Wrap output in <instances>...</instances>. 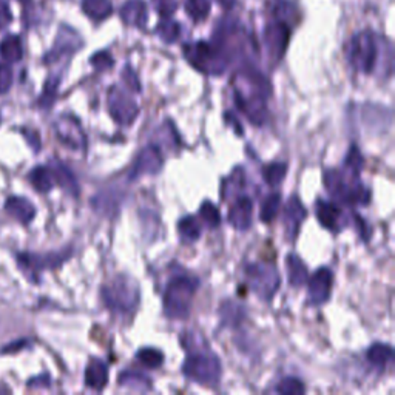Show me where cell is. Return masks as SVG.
<instances>
[{
  "instance_id": "12",
  "label": "cell",
  "mask_w": 395,
  "mask_h": 395,
  "mask_svg": "<svg viewBox=\"0 0 395 395\" xmlns=\"http://www.w3.org/2000/svg\"><path fill=\"white\" fill-rule=\"evenodd\" d=\"M164 158L160 153V148L156 144L147 145L142 148L138 156L134 159L133 169L130 170L128 179L134 181L144 175H156V173L163 169Z\"/></svg>"
},
{
  "instance_id": "19",
  "label": "cell",
  "mask_w": 395,
  "mask_h": 395,
  "mask_svg": "<svg viewBox=\"0 0 395 395\" xmlns=\"http://www.w3.org/2000/svg\"><path fill=\"white\" fill-rule=\"evenodd\" d=\"M5 210L11 218L22 222V224H28L33 221L36 216V208L31 201L23 196H11L5 202Z\"/></svg>"
},
{
  "instance_id": "31",
  "label": "cell",
  "mask_w": 395,
  "mask_h": 395,
  "mask_svg": "<svg viewBox=\"0 0 395 395\" xmlns=\"http://www.w3.org/2000/svg\"><path fill=\"white\" fill-rule=\"evenodd\" d=\"M281 207V193L280 191H275V193L269 195L261 204V212H259V218L263 222L269 224L270 221H274L276 218L278 212H280Z\"/></svg>"
},
{
  "instance_id": "22",
  "label": "cell",
  "mask_w": 395,
  "mask_h": 395,
  "mask_svg": "<svg viewBox=\"0 0 395 395\" xmlns=\"http://www.w3.org/2000/svg\"><path fill=\"white\" fill-rule=\"evenodd\" d=\"M366 360L379 370H385L394 361L392 346L385 343H374L366 350Z\"/></svg>"
},
{
  "instance_id": "49",
  "label": "cell",
  "mask_w": 395,
  "mask_h": 395,
  "mask_svg": "<svg viewBox=\"0 0 395 395\" xmlns=\"http://www.w3.org/2000/svg\"><path fill=\"white\" fill-rule=\"evenodd\" d=\"M19 2L23 3L25 6H28V5H29V2H31V0H19Z\"/></svg>"
},
{
  "instance_id": "46",
  "label": "cell",
  "mask_w": 395,
  "mask_h": 395,
  "mask_svg": "<svg viewBox=\"0 0 395 395\" xmlns=\"http://www.w3.org/2000/svg\"><path fill=\"white\" fill-rule=\"evenodd\" d=\"M49 385H51V379H49L48 374H42L39 376H36V379H31L28 381L29 387H48Z\"/></svg>"
},
{
  "instance_id": "36",
  "label": "cell",
  "mask_w": 395,
  "mask_h": 395,
  "mask_svg": "<svg viewBox=\"0 0 395 395\" xmlns=\"http://www.w3.org/2000/svg\"><path fill=\"white\" fill-rule=\"evenodd\" d=\"M221 315H222V321H224V324L235 326L244 318L246 312H244V307L237 304V302L226 301L224 304L221 306Z\"/></svg>"
},
{
  "instance_id": "6",
  "label": "cell",
  "mask_w": 395,
  "mask_h": 395,
  "mask_svg": "<svg viewBox=\"0 0 395 395\" xmlns=\"http://www.w3.org/2000/svg\"><path fill=\"white\" fill-rule=\"evenodd\" d=\"M104 304L117 313L133 312L139 302L138 281L128 275H117L101 290Z\"/></svg>"
},
{
  "instance_id": "45",
  "label": "cell",
  "mask_w": 395,
  "mask_h": 395,
  "mask_svg": "<svg viewBox=\"0 0 395 395\" xmlns=\"http://www.w3.org/2000/svg\"><path fill=\"white\" fill-rule=\"evenodd\" d=\"M25 134V139L28 141V144L31 145L34 152H39L40 150V138L39 134H37L34 130H23L22 132Z\"/></svg>"
},
{
  "instance_id": "38",
  "label": "cell",
  "mask_w": 395,
  "mask_h": 395,
  "mask_svg": "<svg viewBox=\"0 0 395 395\" xmlns=\"http://www.w3.org/2000/svg\"><path fill=\"white\" fill-rule=\"evenodd\" d=\"M275 392L278 394H304L306 387L302 385V381L295 379V376H286V379L278 383V386L275 387Z\"/></svg>"
},
{
  "instance_id": "21",
  "label": "cell",
  "mask_w": 395,
  "mask_h": 395,
  "mask_svg": "<svg viewBox=\"0 0 395 395\" xmlns=\"http://www.w3.org/2000/svg\"><path fill=\"white\" fill-rule=\"evenodd\" d=\"M108 383V366L102 360L93 358L85 369V385L95 389V391H102Z\"/></svg>"
},
{
  "instance_id": "47",
  "label": "cell",
  "mask_w": 395,
  "mask_h": 395,
  "mask_svg": "<svg viewBox=\"0 0 395 395\" xmlns=\"http://www.w3.org/2000/svg\"><path fill=\"white\" fill-rule=\"evenodd\" d=\"M224 117H226V121H227V122H230V125H232L235 130H237V133H238V134H243V128H241V125H239V122H238L237 117H232L230 113H226Z\"/></svg>"
},
{
  "instance_id": "23",
  "label": "cell",
  "mask_w": 395,
  "mask_h": 395,
  "mask_svg": "<svg viewBox=\"0 0 395 395\" xmlns=\"http://www.w3.org/2000/svg\"><path fill=\"white\" fill-rule=\"evenodd\" d=\"M0 58H2L6 64H16L21 62L23 58V45L21 36L10 34L6 36L0 42Z\"/></svg>"
},
{
  "instance_id": "33",
  "label": "cell",
  "mask_w": 395,
  "mask_h": 395,
  "mask_svg": "<svg viewBox=\"0 0 395 395\" xmlns=\"http://www.w3.org/2000/svg\"><path fill=\"white\" fill-rule=\"evenodd\" d=\"M210 0H185V11L193 22L206 21L210 14Z\"/></svg>"
},
{
  "instance_id": "17",
  "label": "cell",
  "mask_w": 395,
  "mask_h": 395,
  "mask_svg": "<svg viewBox=\"0 0 395 395\" xmlns=\"http://www.w3.org/2000/svg\"><path fill=\"white\" fill-rule=\"evenodd\" d=\"M228 222L237 230H247L252 226L253 202L249 196H237L228 210Z\"/></svg>"
},
{
  "instance_id": "25",
  "label": "cell",
  "mask_w": 395,
  "mask_h": 395,
  "mask_svg": "<svg viewBox=\"0 0 395 395\" xmlns=\"http://www.w3.org/2000/svg\"><path fill=\"white\" fill-rule=\"evenodd\" d=\"M85 16H88L93 22H104L113 12L111 0H82L80 2Z\"/></svg>"
},
{
  "instance_id": "32",
  "label": "cell",
  "mask_w": 395,
  "mask_h": 395,
  "mask_svg": "<svg viewBox=\"0 0 395 395\" xmlns=\"http://www.w3.org/2000/svg\"><path fill=\"white\" fill-rule=\"evenodd\" d=\"M287 173V163H272L264 167L263 178L270 187H276L280 185Z\"/></svg>"
},
{
  "instance_id": "27",
  "label": "cell",
  "mask_w": 395,
  "mask_h": 395,
  "mask_svg": "<svg viewBox=\"0 0 395 395\" xmlns=\"http://www.w3.org/2000/svg\"><path fill=\"white\" fill-rule=\"evenodd\" d=\"M28 179L31 185H33L37 191H40V193H48V191L53 190L54 187V178L49 167L47 165L34 167V169L29 171Z\"/></svg>"
},
{
  "instance_id": "42",
  "label": "cell",
  "mask_w": 395,
  "mask_h": 395,
  "mask_svg": "<svg viewBox=\"0 0 395 395\" xmlns=\"http://www.w3.org/2000/svg\"><path fill=\"white\" fill-rule=\"evenodd\" d=\"M122 80L123 84L127 85L128 90H132L134 93H139L141 91V82L138 76H136V73L133 71V68L127 65L125 68L122 70Z\"/></svg>"
},
{
  "instance_id": "1",
  "label": "cell",
  "mask_w": 395,
  "mask_h": 395,
  "mask_svg": "<svg viewBox=\"0 0 395 395\" xmlns=\"http://www.w3.org/2000/svg\"><path fill=\"white\" fill-rule=\"evenodd\" d=\"M387 42L372 31H360L346 43V58L352 68L364 74H370L380 65L381 56H385Z\"/></svg>"
},
{
  "instance_id": "30",
  "label": "cell",
  "mask_w": 395,
  "mask_h": 395,
  "mask_svg": "<svg viewBox=\"0 0 395 395\" xmlns=\"http://www.w3.org/2000/svg\"><path fill=\"white\" fill-rule=\"evenodd\" d=\"M59 85H60V76H49L45 82V86H43V91L39 97V107L43 110H48L53 107V104L56 102V97H58V91H59Z\"/></svg>"
},
{
  "instance_id": "16",
  "label": "cell",
  "mask_w": 395,
  "mask_h": 395,
  "mask_svg": "<svg viewBox=\"0 0 395 395\" xmlns=\"http://www.w3.org/2000/svg\"><path fill=\"white\" fill-rule=\"evenodd\" d=\"M315 215H317L320 224L333 233L342 232L344 224H348L343 210L326 200H318L315 202Z\"/></svg>"
},
{
  "instance_id": "24",
  "label": "cell",
  "mask_w": 395,
  "mask_h": 395,
  "mask_svg": "<svg viewBox=\"0 0 395 395\" xmlns=\"http://www.w3.org/2000/svg\"><path fill=\"white\" fill-rule=\"evenodd\" d=\"M286 265H287V278H289L290 286L296 289L304 286V284L307 283L309 272H307L306 264L302 263V259L298 255H295V253H290V255H287Z\"/></svg>"
},
{
  "instance_id": "4",
  "label": "cell",
  "mask_w": 395,
  "mask_h": 395,
  "mask_svg": "<svg viewBox=\"0 0 395 395\" xmlns=\"http://www.w3.org/2000/svg\"><path fill=\"white\" fill-rule=\"evenodd\" d=\"M324 187L333 200L348 206H366L370 201V191L361 184L360 178H352L339 170H326Z\"/></svg>"
},
{
  "instance_id": "3",
  "label": "cell",
  "mask_w": 395,
  "mask_h": 395,
  "mask_svg": "<svg viewBox=\"0 0 395 395\" xmlns=\"http://www.w3.org/2000/svg\"><path fill=\"white\" fill-rule=\"evenodd\" d=\"M184 58L189 64L207 76H221L230 64V56L216 42L198 40L182 47Z\"/></svg>"
},
{
  "instance_id": "29",
  "label": "cell",
  "mask_w": 395,
  "mask_h": 395,
  "mask_svg": "<svg viewBox=\"0 0 395 395\" xmlns=\"http://www.w3.org/2000/svg\"><path fill=\"white\" fill-rule=\"evenodd\" d=\"M154 31H156V34L160 37V40H164L165 43H173L181 36V25L170 17H164L163 21L156 25V29Z\"/></svg>"
},
{
  "instance_id": "5",
  "label": "cell",
  "mask_w": 395,
  "mask_h": 395,
  "mask_svg": "<svg viewBox=\"0 0 395 395\" xmlns=\"http://www.w3.org/2000/svg\"><path fill=\"white\" fill-rule=\"evenodd\" d=\"M193 348L195 350H189V357L185 358L182 364V374L189 380L200 383V385H218L222 372L219 358L212 350H208L207 346H201L200 350H198L196 346H193Z\"/></svg>"
},
{
  "instance_id": "26",
  "label": "cell",
  "mask_w": 395,
  "mask_h": 395,
  "mask_svg": "<svg viewBox=\"0 0 395 395\" xmlns=\"http://www.w3.org/2000/svg\"><path fill=\"white\" fill-rule=\"evenodd\" d=\"M201 230H202L201 222L193 215L184 216V218H181L178 222L179 238H181L182 243L187 244L195 243V241L201 238Z\"/></svg>"
},
{
  "instance_id": "44",
  "label": "cell",
  "mask_w": 395,
  "mask_h": 395,
  "mask_svg": "<svg viewBox=\"0 0 395 395\" xmlns=\"http://www.w3.org/2000/svg\"><path fill=\"white\" fill-rule=\"evenodd\" d=\"M354 219H355V224H357L358 235H360L361 239L364 241V243H366V241H369L372 230H370V227L366 224V221H364L360 215H354Z\"/></svg>"
},
{
  "instance_id": "40",
  "label": "cell",
  "mask_w": 395,
  "mask_h": 395,
  "mask_svg": "<svg viewBox=\"0 0 395 395\" xmlns=\"http://www.w3.org/2000/svg\"><path fill=\"white\" fill-rule=\"evenodd\" d=\"M152 3L159 16L171 17L178 10L179 0H152Z\"/></svg>"
},
{
  "instance_id": "41",
  "label": "cell",
  "mask_w": 395,
  "mask_h": 395,
  "mask_svg": "<svg viewBox=\"0 0 395 395\" xmlns=\"http://www.w3.org/2000/svg\"><path fill=\"white\" fill-rule=\"evenodd\" d=\"M12 85V70L10 64H0V95L8 93Z\"/></svg>"
},
{
  "instance_id": "15",
  "label": "cell",
  "mask_w": 395,
  "mask_h": 395,
  "mask_svg": "<svg viewBox=\"0 0 395 395\" xmlns=\"http://www.w3.org/2000/svg\"><path fill=\"white\" fill-rule=\"evenodd\" d=\"M70 256V253H45V255H40V253H21L17 255V264H21V267L23 270H31V272H42L47 269H56L65 261V259Z\"/></svg>"
},
{
  "instance_id": "34",
  "label": "cell",
  "mask_w": 395,
  "mask_h": 395,
  "mask_svg": "<svg viewBox=\"0 0 395 395\" xmlns=\"http://www.w3.org/2000/svg\"><path fill=\"white\" fill-rule=\"evenodd\" d=\"M363 164H364L363 154L360 153V150H358L357 145H352L349 148L348 156H346V159H344V170L343 171L348 173V175L352 178H360Z\"/></svg>"
},
{
  "instance_id": "18",
  "label": "cell",
  "mask_w": 395,
  "mask_h": 395,
  "mask_svg": "<svg viewBox=\"0 0 395 395\" xmlns=\"http://www.w3.org/2000/svg\"><path fill=\"white\" fill-rule=\"evenodd\" d=\"M119 14L122 22L128 27L144 29L148 21V6L144 0H125L121 6Z\"/></svg>"
},
{
  "instance_id": "35",
  "label": "cell",
  "mask_w": 395,
  "mask_h": 395,
  "mask_svg": "<svg viewBox=\"0 0 395 395\" xmlns=\"http://www.w3.org/2000/svg\"><path fill=\"white\" fill-rule=\"evenodd\" d=\"M136 358L147 369H158L164 364V354L154 348H142L136 354Z\"/></svg>"
},
{
  "instance_id": "48",
  "label": "cell",
  "mask_w": 395,
  "mask_h": 395,
  "mask_svg": "<svg viewBox=\"0 0 395 395\" xmlns=\"http://www.w3.org/2000/svg\"><path fill=\"white\" fill-rule=\"evenodd\" d=\"M221 6H224V8H232V6L237 3V0H216Z\"/></svg>"
},
{
  "instance_id": "7",
  "label": "cell",
  "mask_w": 395,
  "mask_h": 395,
  "mask_svg": "<svg viewBox=\"0 0 395 395\" xmlns=\"http://www.w3.org/2000/svg\"><path fill=\"white\" fill-rule=\"evenodd\" d=\"M244 275L247 284L259 298L270 301L280 287V275L274 264L270 263H250L246 265Z\"/></svg>"
},
{
  "instance_id": "43",
  "label": "cell",
  "mask_w": 395,
  "mask_h": 395,
  "mask_svg": "<svg viewBox=\"0 0 395 395\" xmlns=\"http://www.w3.org/2000/svg\"><path fill=\"white\" fill-rule=\"evenodd\" d=\"M12 22V12L8 0H0V31L8 28Z\"/></svg>"
},
{
  "instance_id": "20",
  "label": "cell",
  "mask_w": 395,
  "mask_h": 395,
  "mask_svg": "<svg viewBox=\"0 0 395 395\" xmlns=\"http://www.w3.org/2000/svg\"><path fill=\"white\" fill-rule=\"evenodd\" d=\"M48 167H49V170H51V175L54 178V184H58L59 187H62L67 191V193H70L73 196L79 195L77 179L74 178L73 171L68 169L67 165L59 163V160H53V163Z\"/></svg>"
},
{
  "instance_id": "37",
  "label": "cell",
  "mask_w": 395,
  "mask_h": 395,
  "mask_svg": "<svg viewBox=\"0 0 395 395\" xmlns=\"http://www.w3.org/2000/svg\"><path fill=\"white\" fill-rule=\"evenodd\" d=\"M200 218L202 219L204 224L208 228H216L221 226V213L218 207L213 202L204 201L200 207Z\"/></svg>"
},
{
  "instance_id": "39",
  "label": "cell",
  "mask_w": 395,
  "mask_h": 395,
  "mask_svg": "<svg viewBox=\"0 0 395 395\" xmlns=\"http://www.w3.org/2000/svg\"><path fill=\"white\" fill-rule=\"evenodd\" d=\"M90 64L95 67L97 71H107L110 68H113L115 59L111 58V54L108 51H99L91 56Z\"/></svg>"
},
{
  "instance_id": "14",
  "label": "cell",
  "mask_w": 395,
  "mask_h": 395,
  "mask_svg": "<svg viewBox=\"0 0 395 395\" xmlns=\"http://www.w3.org/2000/svg\"><path fill=\"white\" fill-rule=\"evenodd\" d=\"M307 216V210L302 206V202L300 201V198L294 195L290 196L286 206H284V212H283V227H284V235H286V239L294 243L298 237L300 228L302 221L306 219Z\"/></svg>"
},
{
  "instance_id": "2",
  "label": "cell",
  "mask_w": 395,
  "mask_h": 395,
  "mask_svg": "<svg viewBox=\"0 0 395 395\" xmlns=\"http://www.w3.org/2000/svg\"><path fill=\"white\" fill-rule=\"evenodd\" d=\"M200 287V280L195 276L179 274L170 278L164 289V313L170 320H185L190 313L191 301Z\"/></svg>"
},
{
  "instance_id": "28",
  "label": "cell",
  "mask_w": 395,
  "mask_h": 395,
  "mask_svg": "<svg viewBox=\"0 0 395 395\" xmlns=\"http://www.w3.org/2000/svg\"><path fill=\"white\" fill-rule=\"evenodd\" d=\"M117 381H119L121 386L139 392H145L152 387V380L148 379L147 375L134 372V370H123V372H121L119 376H117Z\"/></svg>"
},
{
  "instance_id": "11",
  "label": "cell",
  "mask_w": 395,
  "mask_h": 395,
  "mask_svg": "<svg viewBox=\"0 0 395 395\" xmlns=\"http://www.w3.org/2000/svg\"><path fill=\"white\" fill-rule=\"evenodd\" d=\"M54 132L58 134V139L62 144L70 147L71 150H82V148H85L86 139L84 130L74 116H60L59 119L54 122Z\"/></svg>"
},
{
  "instance_id": "13",
  "label": "cell",
  "mask_w": 395,
  "mask_h": 395,
  "mask_svg": "<svg viewBox=\"0 0 395 395\" xmlns=\"http://www.w3.org/2000/svg\"><path fill=\"white\" fill-rule=\"evenodd\" d=\"M333 274L329 267H320L307 278V302L311 306H321L331 298Z\"/></svg>"
},
{
  "instance_id": "10",
  "label": "cell",
  "mask_w": 395,
  "mask_h": 395,
  "mask_svg": "<svg viewBox=\"0 0 395 395\" xmlns=\"http://www.w3.org/2000/svg\"><path fill=\"white\" fill-rule=\"evenodd\" d=\"M82 39H80V36L76 33V29L67 27V25H62L53 48L45 54L43 60H45V64H56V62L67 58V56L76 53L79 48H82Z\"/></svg>"
},
{
  "instance_id": "9",
  "label": "cell",
  "mask_w": 395,
  "mask_h": 395,
  "mask_svg": "<svg viewBox=\"0 0 395 395\" xmlns=\"http://www.w3.org/2000/svg\"><path fill=\"white\" fill-rule=\"evenodd\" d=\"M108 111L121 125H132L139 115V105L121 86L113 85L108 90Z\"/></svg>"
},
{
  "instance_id": "8",
  "label": "cell",
  "mask_w": 395,
  "mask_h": 395,
  "mask_svg": "<svg viewBox=\"0 0 395 395\" xmlns=\"http://www.w3.org/2000/svg\"><path fill=\"white\" fill-rule=\"evenodd\" d=\"M289 39H290L289 23L278 19V21L265 25L263 33V42L272 65L280 64L283 56L286 54Z\"/></svg>"
}]
</instances>
